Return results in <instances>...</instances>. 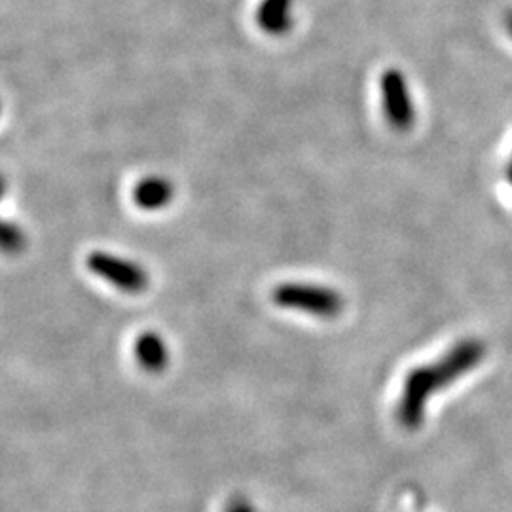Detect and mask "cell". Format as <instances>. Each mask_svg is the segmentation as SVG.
<instances>
[{"instance_id":"obj_1","label":"cell","mask_w":512,"mask_h":512,"mask_svg":"<svg viewBox=\"0 0 512 512\" xmlns=\"http://www.w3.org/2000/svg\"><path fill=\"white\" fill-rule=\"evenodd\" d=\"M486 346L480 340H461L431 365L418 366L406 374L397 416L401 425L414 431L425 420L427 403L442 389L456 384L482 363Z\"/></svg>"},{"instance_id":"obj_2","label":"cell","mask_w":512,"mask_h":512,"mask_svg":"<svg viewBox=\"0 0 512 512\" xmlns=\"http://www.w3.org/2000/svg\"><path fill=\"white\" fill-rule=\"evenodd\" d=\"M272 302L285 310L304 311L319 319H334L344 310V296L315 283H281L272 291Z\"/></svg>"},{"instance_id":"obj_3","label":"cell","mask_w":512,"mask_h":512,"mask_svg":"<svg viewBox=\"0 0 512 512\" xmlns=\"http://www.w3.org/2000/svg\"><path fill=\"white\" fill-rule=\"evenodd\" d=\"M86 266L92 274L109 281L118 291L128 294L145 293L148 289L147 270L124 256L112 255L105 251H93L86 258Z\"/></svg>"},{"instance_id":"obj_4","label":"cell","mask_w":512,"mask_h":512,"mask_svg":"<svg viewBox=\"0 0 512 512\" xmlns=\"http://www.w3.org/2000/svg\"><path fill=\"white\" fill-rule=\"evenodd\" d=\"M380 88H382V107H384L389 126L399 131L412 128L416 120V107L403 73L399 69H387L382 74Z\"/></svg>"},{"instance_id":"obj_5","label":"cell","mask_w":512,"mask_h":512,"mask_svg":"<svg viewBox=\"0 0 512 512\" xmlns=\"http://www.w3.org/2000/svg\"><path fill=\"white\" fill-rule=\"evenodd\" d=\"M256 23L268 35H287L293 29V0H262L256 10Z\"/></svg>"},{"instance_id":"obj_6","label":"cell","mask_w":512,"mask_h":512,"mask_svg":"<svg viewBox=\"0 0 512 512\" xmlns=\"http://www.w3.org/2000/svg\"><path fill=\"white\" fill-rule=\"evenodd\" d=\"M175 188L171 181L160 175L145 177L133 188V202L143 211H160L173 200Z\"/></svg>"},{"instance_id":"obj_7","label":"cell","mask_w":512,"mask_h":512,"mask_svg":"<svg viewBox=\"0 0 512 512\" xmlns=\"http://www.w3.org/2000/svg\"><path fill=\"white\" fill-rule=\"evenodd\" d=\"M135 359L147 372H162L169 363V349L156 332H145L135 340Z\"/></svg>"},{"instance_id":"obj_8","label":"cell","mask_w":512,"mask_h":512,"mask_svg":"<svg viewBox=\"0 0 512 512\" xmlns=\"http://www.w3.org/2000/svg\"><path fill=\"white\" fill-rule=\"evenodd\" d=\"M25 247V234L14 222H4L2 226V249L10 255H18L19 251Z\"/></svg>"},{"instance_id":"obj_9","label":"cell","mask_w":512,"mask_h":512,"mask_svg":"<svg viewBox=\"0 0 512 512\" xmlns=\"http://www.w3.org/2000/svg\"><path fill=\"white\" fill-rule=\"evenodd\" d=\"M226 512H255V509H253L245 499H238V501H234V503L228 507V511Z\"/></svg>"},{"instance_id":"obj_10","label":"cell","mask_w":512,"mask_h":512,"mask_svg":"<svg viewBox=\"0 0 512 512\" xmlns=\"http://www.w3.org/2000/svg\"><path fill=\"white\" fill-rule=\"evenodd\" d=\"M507 25H509V33L512 35V12L511 16H509V19H507Z\"/></svg>"},{"instance_id":"obj_11","label":"cell","mask_w":512,"mask_h":512,"mask_svg":"<svg viewBox=\"0 0 512 512\" xmlns=\"http://www.w3.org/2000/svg\"><path fill=\"white\" fill-rule=\"evenodd\" d=\"M507 175H509V183L512 184V162H511V167H509V173H507Z\"/></svg>"}]
</instances>
